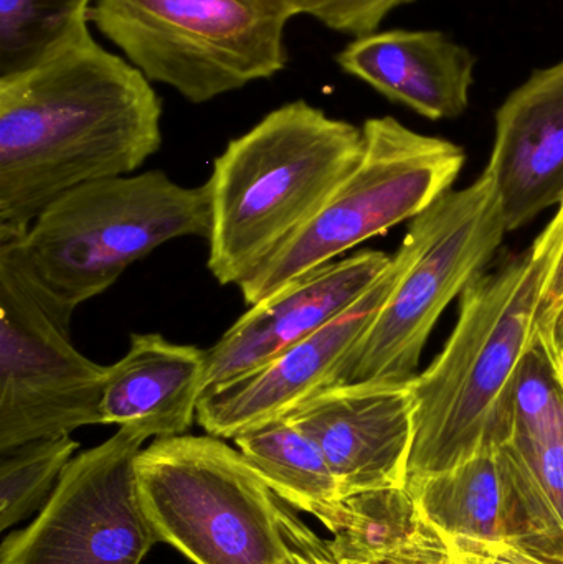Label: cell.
<instances>
[{"label":"cell","instance_id":"25","mask_svg":"<svg viewBox=\"0 0 563 564\" xmlns=\"http://www.w3.org/2000/svg\"><path fill=\"white\" fill-rule=\"evenodd\" d=\"M555 360H557L559 377H561L563 383V344L561 347H559L557 357H555Z\"/></svg>","mask_w":563,"mask_h":564},{"label":"cell","instance_id":"24","mask_svg":"<svg viewBox=\"0 0 563 564\" xmlns=\"http://www.w3.org/2000/svg\"><path fill=\"white\" fill-rule=\"evenodd\" d=\"M542 235L552 245V263L542 292L541 325L563 341V202Z\"/></svg>","mask_w":563,"mask_h":564},{"label":"cell","instance_id":"13","mask_svg":"<svg viewBox=\"0 0 563 564\" xmlns=\"http://www.w3.org/2000/svg\"><path fill=\"white\" fill-rule=\"evenodd\" d=\"M412 381L336 384L286 414L326 457L343 499L405 489L413 444Z\"/></svg>","mask_w":563,"mask_h":564},{"label":"cell","instance_id":"3","mask_svg":"<svg viewBox=\"0 0 563 564\" xmlns=\"http://www.w3.org/2000/svg\"><path fill=\"white\" fill-rule=\"evenodd\" d=\"M362 152V128L303 99L228 142L205 182L212 207L207 268L218 284H243L286 247Z\"/></svg>","mask_w":563,"mask_h":564},{"label":"cell","instance_id":"10","mask_svg":"<svg viewBox=\"0 0 563 564\" xmlns=\"http://www.w3.org/2000/svg\"><path fill=\"white\" fill-rule=\"evenodd\" d=\"M106 371L0 264V453L101 424Z\"/></svg>","mask_w":563,"mask_h":564},{"label":"cell","instance_id":"21","mask_svg":"<svg viewBox=\"0 0 563 564\" xmlns=\"http://www.w3.org/2000/svg\"><path fill=\"white\" fill-rule=\"evenodd\" d=\"M280 525L291 550V564H453L448 540L430 525L419 510L412 525L376 549H334L321 539L290 506L278 499Z\"/></svg>","mask_w":563,"mask_h":564},{"label":"cell","instance_id":"12","mask_svg":"<svg viewBox=\"0 0 563 564\" xmlns=\"http://www.w3.org/2000/svg\"><path fill=\"white\" fill-rule=\"evenodd\" d=\"M561 345L541 327L501 447L515 500V546L544 564H563V383L555 360Z\"/></svg>","mask_w":563,"mask_h":564},{"label":"cell","instance_id":"1","mask_svg":"<svg viewBox=\"0 0 563 564\" xmlns=\"http://www.w3.org/2000/svg\"><path fill=\"white\" fill-rule=\"evenodd\" d=\"M162 102L141 69L79 30L0 79V245L72 188L131 175L161 149Z\"/></svg>","mask_w":563,"mask_h":564},{"label":"cell","instance_id":"17","mask_svg":"<svg viewBox=\"0 0 563 564\" xmlns=\"http://www.w3.org/2000/svg\"><path fill=\"white\" fill-rule=\"evenodd\" d=\"M207 350L174 344L161 334H132L129 350L109 365L101 397V424L139 436L187 434L205 393Z\"/></svg>","mask_w":563,"mask_h":564},{"label":"cell","instance_id":"6","mask_svg":"<svg viewBox=\"0 0 563 564\" xmlns=\"http://www.w3.org/2000/svg\"><path fill=\"white\" fill-rule=\"evenodd\" d=\"M506 234L498 194L486 172L413 218L400 245L405 254L402 273L337 384L412 381L440 315L485 274Z\"/></svg>","mask_w":563,"mask_h":564},{"label":"cell","instance_id":"18","mask_svg":"<svg viewBox=\"0 0 563 564\" xmlns=\"http://www.w3.org/2000/svg\"><path fill=\"white\" fill-rule=\"evenodd\" d=\"M420 516L443 535L463 542H516V512L501 449L453 469L407 480Z\"/></svg>","mask_w":563,"mask_h":564},{"label":"cell","instance_id":"9","mask_svg":"<svg viewBox=\"0 0 563 564\" xmlns=\"http://www.w3.org/2000/svg\"><path fill=\"white\" fill-rule=\"evenodd\" d=\"M144 443L119 427L73 457L39 517L3 540L0 564H141L161 543L136 474Z\"/></svg>","mask_w":563,"mask_h":564},{"label":"cell","instance_id":"23","mask_svg":"<svg viewBox=\"0 0 563 564\" xmlns=\"http://www.w3.org/2000/svg\"><path fill=\"white\" fill-rule=\"evenodd\" d=\"M415 0H290L294 15H310L327 29L362 36L377 32L383 20Z\"/></svg>","mask_w":563,"mask_h":564},{"label":"cell","instance_id":"8","mask_svg":"<svg viewBox=\"0 0 563 564\" xmlns=\"http://www.w3.org/2000/svg\"><path fill=\"white\" fill-rule=\"evenodd\" d=\"M362 132L356 169L286 247L238 285L245 304H261L357 245L419 217L452 191L465 165L458 144L420 134L392 116L367 119Z\"/></svg>","mask_w":563,"mask_h":564},{"label":"cell","instance_id":"14","mask_svg":"<svg viewBox=\"0 0 563 564\" xmlns=\"http://www.w3.org/2000/svg\"><path fill=\"white\" fill-rule=\"evenodd\" d=\"M392 257L366 250L343 258L251 305L208 348L205 391L245 377L313 335L356 304L386 273Z\"/></svg>","mask_w":563,"mask_h":564},{"label":"cell","instance_id":"16","mask_svg":"<svg viewBox=\"0 0 563 564\" xmlns=\"http://www.w3.org/2000/svg\"><path fill=\"white\" fill-rule=\"evenodd\" d=\"M337 65L390 101L442 121L468 109L476 56L436 30H389L357 36Z\"/></svg>","mask_w":563,"mask_h":564},{"label":"cell","instance_id":"2","mask_svg":"<svg viewBox=\"0 0 563 564\" xmlns=\"http://www.w3.org/2000/svg\"><path fill=\"white\" fill-rule=\"evenodd\" d=\"M552 263L544 235L462 295L448 341L412 380L415 413L407 480L501 449L511 433L526 358L541 335Z\"/></svg>","mask_w":563,"mask_h":564},{"label":"cell","instance_id":"11","mask_svg":"<svg viewBox=\"0 0 563 564\" xmlns=\"http://www.w3.org/2000/svg\"><path fill=\"white\" fill-rule=\"evenodd\" d=\"M405 264L403 251L376 284L339 317L245 377L202 394L197 423L210 436L234 440L241 431L286 416L307 398L339 383L340 371L369 330Z\"/></svg>","mask_w":563,"mask_h":564},{"label":"cell","instance_id":"5","mask_svg":"<svg viewBox=\"0 0 563 564\" xmlns=\"http://www.w3.org/2000/svg\"><path fill=\"white\" fill-rule=\"evenodd\" d=\"M293 17L290 0H96L88 13L149 82L195 105L281 72Z\"/></svg>","mask_w":563,"mask_h":564},{"label":"cell","instance_id":"20","mask_svg":"<svg viewBox=\"0 0 563 564\" xmlns=\"http://www.w3.org/2000/svg\"><path fill=\"white\" fill-rule=\"evenodd\" d=\"M91 0H0V79L48 58L88 26Z\"/></svg>","mask_w":563,"mask_h":564},{"label":"cell","instance_id":"22","mask_svg":"<svg viewBox=\"0 0 563 564\" xmlns=\"http://www.w3.org/2000/svg\"><path fill=\"white\" fill-rule=\"evenodd\" d=\"M79 444L72 436L33 441L2 453L0 530L17 525L48 502Z\"/></svg>","mask_w":563,"mask_h":564},{"label":"cell","instance_id":"7","mask_svg":"<svg viewBox=\"0 0 563 564\" xmlns=\"http://www.w3.org/2000/svg\"><path fill=\"white\" fill-rule=\"evenodd\" d=\"M158 535L195 564H291L278 497L220 437L155 440L136 460Z\"/></svg>","mask_w":563,"mask_h":564},{"label":"cell","instance_id":"4","mask_svg":"<svg viewBox=\"0 0 563 564\" xmlns=\"http://www.w3.org/2000/svg\"><path fill=\"white\" fill-rule=\"evenodd\" d=\"M207 185L184 187L162 171L88 182L40 212L19 240L0 245L13 271L63 327L79 305L108 291L131 264L169 241L207 240Z\"/></svg>","mask_w":563,"mask_h":564},{"label":"cell","instance_id":"15","mask_svg":"<svg viewBox=\"0 0 563 564\" xmlns=\"http://www.w3.org/2000/svg\"><path fill=\"white\" fill-rule=\"evenodd\" d=\"M486 174L508 234L563 202V59L532 73L496 112Z\"/></svg>","mask_w":563,"mask_h":564},{"label":"cell","instance_id":"19","mask_svg":"<svg viewBox=\"0 0 563 564\" xmlns=\"http://www.w3.org/2000/svg\"><path fill=\"white\" fill-rule=\"evenodd\" d=\"M234 443L274 496L288 506L321 522L343 502L326 457L286 416L255 424L237 434Z\"/></svg>","mask_w":563,"mask_h":564}]
</instances>
